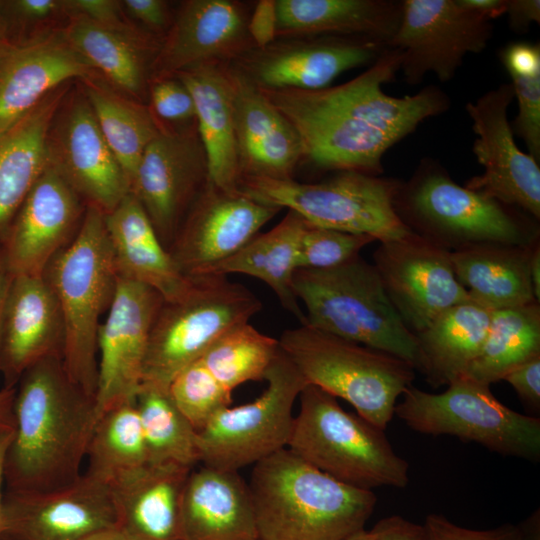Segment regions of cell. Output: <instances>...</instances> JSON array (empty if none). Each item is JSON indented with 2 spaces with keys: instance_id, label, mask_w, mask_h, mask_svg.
<instances>
[{
  "instance_id": "47",
  "label": "cell",
  "mask_w": 540,
  "mask_h": 540,
  "mask_svg": "<svg viewBox=\"0 0 540 540\" xmlns=\"http://www.w3.org/2000/svg\"><path fill=\"white\" fill-rule=\"evenodd\" d=\"M502 380L508 382L519 397L534 411L540 409V355L509 371Z\"/></svg>"
},
{
  "instance_id": "57",
  "label": "cell",
  "mask_w": 540,
  "mask_h": 540,
  "mask_svg": "<svg viewBox=\"0 0 540 540\" xmlns=\"http://www.w3.org/2000/svg\"><path fill=\"white\" fill-rule=\"evenodd\" d=\"M14 430H0V532L2 527V516H3V499L4 491L3 485L4 482V460L7 448L12 439Z\"/></svg>"
},
{
  "instance_id": "51",
  "label": "cell",
  "mask_w": 540,
  "mask_h": 540,
  "mask_svg": "<svg viewBox=\"0 0 540 540\" xmlns=\"http://www.w3.org/2000/svg\"><path fill=\"white\" fill-rule=\"evenodd\" d=\"M371 531L376 540H424L422 525L399 515L380 519Z\"/></svg>"
},
{
  "instance_id": "43",
  "label": "cell",
  "mask_w": 540,
  "mask_h": 540,
  "mask_svg": "<svg viewBox=\"0 0 540 540\" xmlns=\"http://www.w3.org/2000/svg\"><path fill=\"white\" fill-rule=\"evenodd\" d=\"M169 395L198 432L222 409L231 404L228 391L197 359L180 371L168 388Z\"/></svg>"
},
{
  "instance_id": "12",
  "label": "cell",
  "mask_w": 540,
  "mask_h": 540,
  "mask_svg": "<svg viewBox=\"0 0 540 540\" xmlns=\"http://www.w3.org/2000/svg\"><path fill=\"white\" fill-rule=\"evenodd\" d=\"M264 380L267 386L258 398L222 409L198 431L204 466L238 471L288 447L293 406L307 383L281 348Z\"/></svg>"
},
{
  "instance_id": "53",
  "label": "cell",
  "mask_w": 540,
  "mask_h": 540,
  "mask_svg": "<svg viewBox=\"0 0 540 540\" xmlns=\"http://www.w3.org/2000/svg\"><path fill=\"white\" fill-rule=\"evenodd\" d=\"M12 11L25 20L46 19L58 11H65L62 0H16L9 2Z\"/></svg>"
},
{
  "instance_id": "45",
  "label": "cell",
  "mask_w": 540,
  "mask_h": 540,
  "mask_svg": "<svg viewBox=\"0 0 540 540\" xmlns=\"http://www.w3.org/2000/svg\"><path fill=\"white\" fill-rule=\"evenodd\" d=\"M148 97L150 109L161 123L184 126L196 121L193 98L178 78L171 76L150 81Z\"/></svg>"
},
{
  "instance_id": "50",
  "label": "cell",
  "mask_w": 540,
  "mask_h": 540,
  "mask_svg": "<svg viewBox=\"0 0 540 540\" xmlns=\"http://www.w3.org/2000/svg\"><path fill=\"white\" fill-rule=\"evenodd\" d=\"M120 4L123 11L156 33L164 30L167 32L172 23L166 1L124 0Z\"/></svg>"
},
{
  "instance_id": "30",
  "label": "cell",
  "mask_w": 540,
  "mask_h": 540,
  "mask_svg": "<svg viewBox=\"0 0 540 540\" xmlns=\"http://www.w3.org/2000/svg\"><path fill=\"white\" fill-rule=\"evenodd\" d=\"M68 44L118 89L139 102L148 95L161 40L131 26L114 27L73 16L62 32Z\"/></svg>"
},
{
  "instance_id": "56",
  "label": "cell",
  "mask_w": 540,
  "mask_h": 540,
  "mask_svg": "<svg viewBox=\"0 0 540 540\" xmlns=\"http://www.w3.org/2000/svg\"><path fill=\"white\" fill-rule=\"evenodd\" d=\"M12 278L0 248V347L6 299Z\"/></svg>"
},
{
  "instance_id": "60",
  "label": "cell",
  "mask_w": 540,
  "mask_h": 540,
  "mask_svg": "<svg viewBox=\"0 0 540 540\" xmlns=\"http://www.w3.org/2000/svg\"><path fill=\"white\" fill-rule=\"evenodd\" d=\"M342 540H376V537L371 530L368 531L364 528L345 537Z\"/></svg>"
},
{
  "instance_id": "22",
  "label": "cell",
  "mask_w": 540,
  "mask_h": 540,
  "mask_svg": "<svg viewBox=\"0 0 540 540\" xmlns=\"http://www.w3.org/2000/svg\"><path fill=\"white\" fill-rule=\"evenodd\" d=\"M81 198L50 165L31 188L0 240L12 276L43 275L79 229Z\"/></svg>"
},
{
  "instance_id": "19",
  "label": "cell",
  "mask_w": 540,
  "mask_h": 540,
  "mask_svg": "<svg viewBox=\"0 0 540 540\" xmlns=\"http://www.w3.org/2000/svg\"><path fill=\"white\" fill-rule=\"evenodd\" d=\"M386 47L363 37L279 38L245 51L230 63L261 89L315 90L330 86L348 70L372 64Z\"/></svg>"
},
{
  "instance_id": "31",
  "label": "cell",
  "mask_w": 540,
  "mask_h": 540,
  "mask_svg": "<svg viewBox=\"0 0 540 540\" xmlns=\"http://www.w3.org/2000/svg\"><path fill=\"white\" fill-rule=\"evenodd\" d=\"M226 64H197L173 76L186 86L193 98L210 181L224 190L234 191L239 189L240 168Z\"/></svg>"
},
{
  "instance_id": "18",
  "label": "cell",
  "mask_w": 540,
  "mask_h": 540,
  "mask_svg": "<svg viewBox=\"0 0 540 540\" xmlns=\"http://www.w3.org/2000/svg\"><path fill=\"white\" fill-rule=\"evenodd\" d=\"M162 303V297L151 287L117 278L97 337L98 417L111 408L135 402L142 385L150 332Z\"/></svg>"
},
{
  "instance_id": "34",
  "label": "cell",
  "mask_w": 540,
  "mask_h": 540,
  "mask_svg": "<svg viewBox=\"0 0 540 540\" xmlns=\"http://www.w3.org/2000/svg\"><path fill=\"white\" fill-rule=\"evenodd\" d=\"M66 91V84L53 90L0 135V240L31 188L49 167L48 133Z\"/></svg>"
},
{
  "instance_id": "37",
  "label": "cell",
  "mask_w": 540,
  "mask_h": 540,
  "mask_svg": "<svg viewBox=\"0 0 540 540\" xmlns=\"http://www.w3.org/2000/svg\"><path fill=\"white\" fill-rule=\"evenodd\" d=\"M540 355V305H527L492 312L484 343L465 376L491 385L512 369Z\"/></svg>"
},
{
  "instance_id": "28",
  "label": "cell",
  "mask_w": 540,
  "mask_h": 540,
  "mask_svg": "<svg viewBox=\"0 0 540 540\" xmlns=\"http://www.w3.org/2000/svg\"><path fill=\"white\" fill-rule=\"evenodd\" d=\"M182 540H259L248 484L238 471L191 470L181 502Z\"/></svg>"
},
{
  "instance_id": "9",
  "label": "cell",
  "mask_w": 540,
  "mask_h": 540,
  "mask_svg": "<svg viewBox=\"0 0 540 540\" xmlns=\"http://www.w3.org/2000/svg\"><path fill=\"white\" fill-rule=\"evenodd\" d=\"M179 299L162 303L154 320L142 386L168 391L175 376L199 359L219 338L248 323L262 303L247 287L223 275L190 276Z\"/></svg>"
},
{
  "instance_id": "3",
  "label": "cell",
  "mask_w": 540,
  "mask_h": 540,
  "mask_svg": "<svg viewBox=\"0 0 540 540\" xmlns=\"http://www.w3.org/2000/svg\"><path fill=\"white\" fill-rule=\"evenodd\" d=\"M249 490L259 540H342L364 529L372 490L348 485L282 449L253 467Z\"/></svg>"
},
{
  "instance_id": "11",
  "label": "cell",
  "mask_w": 540,
  "mask_h": 540,
  "mask_svg": "<svg viewBox=\"0 0 540 540\" xmlns=\"http://www.w3.org/2000/svg\"><path fill=\"white\" fill-rule=\"evenodd\" d=\"M441 393L409 386L395 415L409 428L428 435H451L501 454L539 461L540 418L502 404L490 385L465 375Z\"/></svg>"
},
{
  "instance_id": "39",
  "label": "cell",
  "mask_w": 540,
  "mask_h": 540,
  "mask_svg": "<svg viewBox=\"0 0 540 540\" xmlns=\"http://www.w3.org/2000/svg\"><path fill=\"white\" fill-rule=\"evenodd\" d=\"M86 458L85 473L109 486L149 464L135 402L99 415Z\"/></svg>"
},
{
  "instance_id": "24",
  "label": "cell",
  "mask_w": 540,
  "mask_h": 540,
  "mask_svg": "<svg viewBox=\"0 0 540 540\" xmlns=\"http://www.w3.org/2000/svg\"><path fill=\"white\" fill-rule=\"evenodd\" d=\"M232 98L240 180L293 179L303 159L300 138L284 115L230 62L226 64ZM240 182V181H239Z\"/></svg>"
},
{
  "instance_id": "14",
  "label": "cell",
  "mask_w": 540,
  "mask_h": 540,
  "mask_svg": "<svg viewBox=\"0 0 540 540\" xmlns=\"http://www.w3.org/2000/svg\"><path fill=\"white\" fill-rule=\"evenodd\" d=\"M209 180L196 121L176 128L164 125L142 154L130 193L140 202L164 244L175 238Z\"/></svg>"
},
{
  "instance_id": "41",
  "label": "cell",
  "mask_w": 540,
  "mask_h": 540,
  "mask_svg": "<svg viewBox=\"0 0 540 540\" xmlns=\"http://www.w3.org/2000/svg\"><path fill=\"white\" fill-rule=\"evenodd\" d=\"M279 348L277 339L248 322L224 334L199 359L232 393L243 383L264 380Z\"/></svg>"
},
{
  "instance_id": "21",
  "label": "cell",
  "mask_w": 540,
  "mask_h": 540,
  "mask_svg": "<svg viewBox=\"0 0 540 540\" xmlns=\"http://www.w3.org/2000/svg\"><path fill=\"white\" fill-rule=\"evenodd\" d=\"M281 210L240 189L224 190L209 180L190 207L169 252L185 275H200L243 247Z\"/></svg>"
},
{
  "instance_id": "8",
  "label": "cell",
  "mask_w": 540,
  "mask_h": 540,
  "mask_svg": "<svg viewBox=\"0 0 540 540\" xmlns=\"http://www.w3.org/2000/svg\"><path fill=\"white\" fill-rule=\"evenodd\" d=\"M395 207L412 231L450 251L479 243L527 246L539 239L538 229L515 207L457 184L429 158L407 183L400 182Z\"/></svg>"
},
{
  "instance_id": "6",
  "label": "cell",
  "mask_w": 540,
  "mask_h": 540,
  "mask_svg": "<svg viewBox=\"0 0 540 540\" xmlns=\"http://www.w3.org/2000/svg\"><path fill=\"white\" fill-rule=\"evenodd\" d=\"M288 449L338 481L372 490L405 488L409 464L382 430L345 411L337 398L307 384L299 395Z\"/></svg>"
},
{
  "instance_id": "32",
  "label": "cell",
  "mask_w": 540,
  "mask_h": 540,
  "mask_svg": "<svg viewBox=\"0 0 540 540\" xmlns=\"http://www.w3.org/2000/svg\"><path fill=\"white\" fill-rule=\"evenodd\" d=\"M277 39L349 36L385 44L394 36L401 1L391 0H276Z\"/></svg>"
},
{
  "instance_id": "26",
  "label": "cell",
  "mask_w": 540,
  "mask_h": 540,
  "mask_svg": "<svg viewBox=\"0 0 540 540\" xmlns=\"http://www.w3.org/2000/svg\"><path fill=\"white\" fill-rule=\"evenodd\" d=\"M63 342L60 307L44 276H13L2 325L3 386L15 387L29 367L46 357H62Z\"/></svg>"
},
{
  "instance_id": "25",
  "label": "cell",
  "mask_w": 540,
  "mask_h": 540,
  "mask_svg": "<svg viewBox=\"0 0 540 540\" xmlns=\"http://www.w3.org/2000/svg\"><path fill=\"white\" fill-rule=\"evenodd\" d=\"M94 69L62 33L0 49V135L30 113L50 92Z\"/></svg>"
},
{
  "instance_id": "17",
  "label": "cell",
  "mask_w": 540,
  "mask_h": 540,
  "mask_svg": "<svg viewBox=\"0 0 540 540\" xmlns=\"http://www.w3.org/2000/svg\"><path fill=\"white\" fill-rule=\"evenodd\" d=\"M113 529L112 489L86 473L53 491L4 493L0 540H84Z\"/></svg>"
},
{
  "instance_id": "58",
  "label": "cell",
  "mask_w": 540,
  "mask_h": 540,
  "mask_svg": "<svg viewBox=\"0 0 540 540\" xmlns=\"http://www.w3.org/2000/svg\"><path fill=\"white\" fill-rule=\"evenodd\" d=\"M531 279L534 295L540 301V245L539 240L534 244L530 259Z\"/></svg>"
},
{
  "instance_id": "33",
  "label": "cell",
  "mask_w": 540,
  "mask_h": 540,
  "mask_svg": "<svg viewBox=\"0 0 540 540\" xmlns=\"http://www.w3.org/2000/svg\"><path fill=\"white\" fill-rule=\"evenodd\" d=\"M538 240L527 246L479 243L450 251L455 276L470 300L491 311L539 302L530 270Z\"/></svg>"
},
{
  "instance_id": "55",
  "label": "cell",
  "mask_w": 540,
  "mask_h": 540,
  "mask_svg": "<svg viewBox=\"0 0 540 540\" xmlns=\"http://www.w3.org/2000/svg\"><path fill=\"white\" fill-rule=\"evenodd\" d=\"M465 5L476 9L492 20L505 14L506 0H462Z\"/></svg>"
},
{
  "instance_id": "16",
  "label": "cell",
  "mask_w": 540,
  "mask_h": 540,
  "mask_svg": "<svg viewBox=\"0 0 540 540\" xmlns=\"http://www.w3.org/2000/svg\"><path fill=\"white\" fill-rule=\"evenodd\" d=\"M514 99L511 83L489 90L466 105L476 135L472 151L484 168L465 187L540 219V167L516 144L508 108Z\"/></svg>"
},
{
  "instance_id": "5",
  "label": "cell",
  "mask_w": 540,
  "mask_h": 540,
  "mask_svg": "<svg viewBox=\"0 0 540 540\" xmlns=\"http://www.w3.org/2000/svg\"><path fill=\"white\" fill-rule=\"evenodd\" d=\"M293 290L305 307L301 324L387 352L419 371L416 334L390 302L374 265L360 255L329 268L297 269Z\"/></svg>"
},
{
  "instance_id": "49",
  "label": "cell",
  "mask_w": 540,
  "mask_h": 540,
  "mask_svg": "<svg viewBox=\"0 0 540 540\" xmlns=\"http://www.w3.org/2000/svg\"><path fill=\"white\" fill-rule=\"evenodd\" d=\"M65 11L73 16H79L99 24L125 27L122 20L123 9L120 1L114 0H66Z\"/></svg>"
},
{
  "instance_id": "59",
  "label": "cell",
  "mask_w": 540,
  "mask_h": 540,
  "mask_svg": "<svg viewBox=\"0 0 540 540\" xmlns=\"http://www.w3.org/2000/svg\"><path fill=\"white\" fill-rule=\"evenodd\" d=\"M84 540H129L119 529L104 531Z\"/></svg>"
},
{
  "instance_id": "15",
  "label": "cell",
  "mask_w": 540,
  "mask_h": 540,
  "mask_svg": "<svg viewBox=\"0 0 540 540\" xmlns=\"http://www.w3.org/2000/svg\"><path fill=\"white\" fill-rule=\"evenodd\" d=\"M373 260L386 295L415 334L447 309L470 300L455 276L450 250L414 231L380 242Z\"/></svg>"
},
{
  "instance_id": "1",
  "label": "cell",
  "mask_w": 540,
  "mask_h": 540,
  "mask_svg": "<svg viewBox=\"0 0 540 540\" xmlns=\"http://www.w3.org/2000/svg\"><path fill=\"white\" fill-rule=\"evenodd\" d=\"M402 53L390 46L355 78L315 90L261 89L298 134L303 159L324 170L379 176L382 158L424 120L446 112L448 95L427 86L414 95L394 97L391 82Z\"/></svg>"
},
{
  "instance_id": "2",
  "label": "cell",
  "mask_w": 540,
  "mask_h": 540,
  "mask_svg": "<svg viewBox=\"0 0 540 540\" xmlns=\"http://www.w3.org/2000/svg\"><path fill=\"white\" fill-rule=\"evenodd\" d=\"M15 388L6 490L48 492L75 482L98 420L95 398L73 383L56 355L29 367Z\"/></svg>"
},
{
  "instance_id": "52",
  "label": "cell",
  "mask_w": 540,
  "mask_h": 540,
  "mask_svg": "<svg viewBox=\"0 0 540 540\" xmlns=\"http://www.w3.org/2000/svg\"><path fill=\"white\" fill-rule=\"evenodd\" d=\"M510 28L516 32L527 31L532 23L540 22L539 0H506Z\"/></svg>"
},
{
  "instance_id": "23",
  "label": "cell",
  "mask_w": 540,
  "mask_h": 540,
  "mask_svg": "<svg viewBox=\"0 0 540 540\" xmlns=\"http://www.w3.org/2000/svg\"><path fill=\"white\" fill-rule=\"evenodd\" d=\"M248 5L235 0H187L162 38L150 81L191 66L231 62L254 47L247 31Z\"/></svg>"
},
{
  "instance_id": "10",
  "label": "cell",
  "mask_w": 540,
  "mask_h": 540,
  "mask_svg": "<svg viewBox=\"0 0 540 540\" xmlns=\"http://www.w3.org/2000/svg\"><path fill=\"white\" fill-rule=\"evenodd\" d=\"M399 185L392 178L338 171L317 183L243 178L239 189L261 202L292 210L312 225L366 235L380 243L412 231L395 207Z\"/></svg>"
},
{
  "instance_id": "48",
  "label": "cell",
  "mask_w": 540,
  "mask_h": 540,
  "mask_svg": "<svg viewBox=\"0 0 540 540\" xmlns=\"http://www.w3.org/2000/svg\"><path fill=\"white\" fill-rule=\"evenodd\" d=\"M276 0H259L250 12L247 31L256 48H263L277 39Z\"/></svg>"
},
{
  "instance_id": "36",
  "label": "cell",
  "mask_w": 540,
  "mask_h": 540,
  "mask_svg": "<svg viewBox=\"0 0 540 540\" xmlns=\"http://www.w3.org/2000/svg\"><path fill=\"white\" fill-rule=\"evenodd\" d=\"M492 312L469 300L447 309L416 334L419 372L431 386L449 385L465 374L484 343Z\"/></svg>"
},
{
  "instance_id": "29",
  "label": "cell",
  "mask_w": 540,
  "mask_h": 540,
  "mask_svg": "<svg viewBox=\"0 0 540 540\" xmlns=\"http://www.w3.org/2000/svg\"><path fill=\"white\" fill-rule=\"evenodd\" d=\"M191 470L147 464L111 485L119 530L129 540H182L181 502Z\"/></svg>"
},
{
  "instance_id": "61",
  "label": "cell",
  "mask_w": 540,
  "mask_h": 540,
  "mask_svg": "<svg viewBox=\"0 0 540 540\" xmlns=\"http://www.w3.org/2000/svg\"><path fill=\"white\" fill-rule=\"evenodd\" d=\"M0 7H1V4H0ZM4 40H3V21L1 19V10H0V49L3 47L4 45Z\"/></svg>"
},
{
  "instance_id": "4",
  "label": "cell",
  "mask_w": 540,
  "mask_h": 540,
  "mask_svg": "<svg viewBox=\"0 0 540 540\" xmlns=\"http://www.w3.org/2000/svg\"><path fill=\"white\" fill-rule=\"evenodd\" d=\"M43 276L62 315L64 368L74 384L95 398L100 316L118 278L102 211L86 206L75 236L50 260Z\"/></svg>"
},
{
  "instance_id": "46",
  "label": "cell",
  "mask_w": 540,
  "mask_h": 540,
  "mask_svg": "<svg viewBox=\"0 0 540 540\" xmlns=\"http://www.w3.org/2000/svg\"><path fill=\"white\" fill-rule=\"evenodd\" d=\"M423 527L424 540H526L521 525L506 523L485 530L459 526L441 514L427 515Z\"/></svg>"
},
{
  "instance_id": "42",
  "label": "cell",
  "mask_w": 540,
  "mask_h": 540,
  "mask_svg": "<svg viewBox=\"0 0 540 540\" xmlns=\"http://www.w3.org/2000/svg\"><path fill=\"white\" fill-rule=\"evenodd\" d=\"M500 60L511 77L518 114L511 124L529 154L540 159V45L512 42L500 51Z\"/></svg>"
},
{
  "instance_id": "54",
  "label": "cell",
  "mask_w": 540,
  "mask_h": 540,
  "mask_svg": "<svg viewBox=\"0 0 540 540\" xmlns=\"http://www.w3.org/2000/svg\"><path fill=\"white\" fill-rule=\"evenodd\" d=\"M15 387H2L0 389V430H14L13 402Z\"/></svg>"
},
{
  "instance_id": "20",
  "label": "cell",
  "mask_w": 540,
  "mask_h": 540,
  "mask_svg": "<svg viewBox=\"0 0 540 540\" xmlns=\"http://www.w3.org/2000/svg\"><path fill=\"white\" fill-rule=\"evenodd\" d=\"M49 165L104 214L130 193V180L108 146L85 96L57 110L47 138Z\"/></svg>"
},
{
  "instance_id": "40",
  "label": "cell",
  "mask_w": 540,
  "mask_h": 540,
  "mask_svg": "<svg viewBox=\"0 0 540 540\" xmlns=\"http://www.w3.org/2000/svg\"><path fill=\"white\" fill-rule=\"evenodd\" d=\"M135 404L149 464L193 468L200 462L198 432L176 407L168 391L142 386Z\"/></svg>"
},
{
  "instance_id": "35",
  "label": "cell",
  "mask_w": 540,
  "mask_h": 540,
  "mask_svg": "<svg viewBox=\"0 0 540 540\" xmlns=\"http://www.w3.org/2000/svg\"><path fill=\"white\" fill-rule=\"evenodd\" d=\"M309 222L288 210L267 232L256 234L228 258L210 266L200 275L245 274L266 283L282 306L302 322L304 313L293 290L294 273L301 238Z\"/></svg>"
},
{
  "instance_id": "13",
  "label": "cell",
  "mask_w": 540,
  "mask_h": 540,
  "mask_svg": "<svg viewBox=\"0 0 540 540\" xmlns=\"http://www.w3.org/2000/svg\"><path fill=\"white\" fill-rule=\"evenodd\" d=\"M398 28L387 46L402 53L400 70L410 85L428 73L451 80L470 53L482 52L492 19L462 0H404Z\"/></svg>"
},
{
  "instance_id": "27",
  "label": "cell",
  "mask_w": 540,
  "mask_h": 540,
  "mask_svg": "<svg viewBox=\"0 0 540 540\" xmlns=\"http://www.w3.org/2000/svg\"><path fill=\"white\" fill-rule=\"evenodd\" d=\"M104 221L118 277L151 287L164 302L188 291L192 278L180 270L132 193Z\"/></svg>"
},
{
  "instance_id": "44",
  "label": "cell",
  "mask_w": 540,
  "mask_h": 540,
  "mask_svg": "<svg viewBox=\"0 0 540 540\" xmlns=\"http://www.w3.org/2000/svg\"><path fill=\"white\" fill-rule=\"evenodd\" d=\"M372 237L315 226L309 223L301 238L297 269H323L358 255Z\"/></svg>"
},
{
  "instance_id": "7",
  "label": "cell",
  "mask_w": 540,
  "mask_h": 540,
  "mask_svg": "<svg viewBox=\"0 0 540 540\" xmlns=\"http://www.w3.org/2000/svg\"><path fill=\"white\" fill-rule=\"evenodd\" d=\"M278 341L307 384L344 399L382 430L415 378L408 361L306 324L285 330Z\"/></svg>"
},
{
  "instance_id": "38",
  "label": "cell",
  "mask_w": 540,
  "mask_h": 540,
  "mask_svg": "<svg viewBox=\"0 0 540 540\" xmlns=\"http://www.w3.org/2000/svg\"><path fill=\"white\" fill-rule=\"evenodd\" d=\"M85 96L130 184L146 147L164 127L150 107L86 80Z\"/></svg>"
}]
</instances>
